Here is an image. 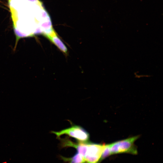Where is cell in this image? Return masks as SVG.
Listing matches in <instances>:
<instances>
[{"label": "cell", "instance_id": "52a82bcc", "mask_svg": "<svg viewBox=\"0 0 163 163\" xmlns=\"http://www.w3.org/2000/svg\"><path fill=\"white\" fill-rule=\"evenodd\" d=\"M110 155H111V154L110 150V144L105 145L104 147L99 162Z\"/></svg>", "mask_w": 163, "mask_h": 163}, {"label": "cell", "instance_id": "8992f818", "mask_svg": "<svg viewBox=\"0 0 163 163\" xmlns=\"http://www.w3.org/2000/svg\"><path fill=\"white\" fill-rule=\"evenodd\" d=\"M63 159L69 161V163H85V162L84 158L78 153H76L70 158H65Z\"/></svg>", "mask_w": 163, "mask_h": 163}, {"label": "cell", "instance_id": "7a4b0ae2", "mask_svg": "<svg viewBox=\"0 0 163 163\" xmlns=\"http://www.w3.org/2000/svg\"><path fill=\"white\" fill-rule=\"evenodd\" d=\"M139 137L136 136L110 144L111 155L122 153L137 154V150L134 143Z\"/></svg>", "mask_w": 163, "mask_h": 163}, {"label": "cell", "instance_id": "5b68a950", "mask_svg": "<svg viewBox=\"0 0 163 163\" xmlns=\"http://www.w3.org/2000/svg\"><path fill=\"white\" fill-rule=\"evenodd\" d=\"M54 44L61 51L67 53L68 50L66 45L57 36L56 33L47 38Z\"/></svg>", "mask_w": 163, "mask_h": 163}, {"label": "cell", "instance_id": "277c9868", "mask_svg": "<svg viewBox=\"0 0 163 163\" xmlns=\"http://www.w3.org/2000/svg\"><path fill=\"white\" fill-rule=\"evenodd\" d=\"M105 145L88 143L87 152L84 157L86 163H98L99 162Z\"/></svg>", "mask_w": 163, "mask_h": 163}, {"label": "cell", "instance_id": "3957f363", "mask_svg": "<svg viewBox=\"0 0 163 163\" xmlns=\"http://www.w3.org/2000/svg\"><path fill=\"white\" fill-rule=\"evenodd\" d=\"M52 132L57 138H59L63 135H66L83 142H87L90 138L89 134L84 129L76 125H73L69 128L59 131H52Z\"/></svg>", "mask_w": 163, "mask_h": 163}, {"label": "cell", "instance_id": "6da1fadb", "mask_svg": "<svg viewBox=\"0 0 163 163\" xmlns=\"http://www.w3.org/2000/svg\"><path fill=\"white\" fill-rule=\"evenodd\" d=\"M16 36L21 38L41 34L46 38L54 33L49 14L40 0H9Z\"/></svg>", "mask_w": 163, "mask_h": 163}]
</instances>
